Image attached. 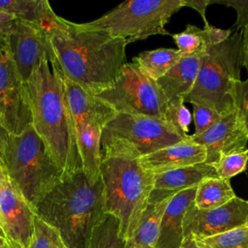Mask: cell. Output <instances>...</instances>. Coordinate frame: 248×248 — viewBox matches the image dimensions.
I'll return each mask as SVG.
<instances>
[{
	"label": "cell",
	"instance_id": "83f0119b",
	"mask_svg": "<svg viewBox=\"0 0 248 248\" xmlns=\"http://www.w3.org/2000/svg\"><path fill=\"white\" fill-rule=\"evenodd\" d=\"M248 163V148L239 149L225 155L214 167L218 177L230 180L244 171Z\"/></svg>",
	"mask_w": 248,
	"mask_h": 248
},
{
	"label": "cell",
	"instance_id": "f35d334b",
	"mask_svg": "<svg viewBox=\"0 0 248 248\" xmlns=\"http://www.w3.org/2000/svg\"><path fill=\"white\" fill-rule=\"evenodd\" d=\"M126 248H132V247H131V244H130V242H129V240H127V245H126Z\"/></svg>",
	"mask_w": 248,
	"mask_h": 248
},
{
	"label": "cell",
	"instance_id": "74e56055",
	"mask_svg": "<svg viewBox=\"0 0 248 248\" xmlns=\"http://www.w3.org/2000/svg\"><path fill=\"white\" fill-rule=\"evenodd\" d=\"M7 246H10V244L8 243L7 239L0 234V248H3V247H7Z\"/></svg>",
	"mask_w": 248,
	"mask_h": 248
},
{
	"label": "cell",
	"instance_id": "7402d4cb",
	"mask_svg": "<svg viewBox=\"0 0 248 248\" xmlns=\"http://www.w3.org/2000/svg\"><path fill=\"white\" fill-rule=\"evenodd\" d=\"M235 197L230 180L220 177L205 178L197 186L194 205L198 209H211L229 202Z\"/></svg>",
	"mask_w": 248,
	"mask_h": 248
},
{
	"label": "cell",
	"instance_id": "1f68e13d",
	"mask_svg": "<svg viewBox=\"0 0 248 248\" xmlns=\"http://www.w3.org/2000/svg\"><path fill=\"white\" fill-rule=\"evenodd\" d=\"M211 4H222L235 10L236 20L233 28L236 32L242 30L248 23V0H211Z\"/></svg>",
	"mask_w": 248,
	"mask_h": 248
},
{
	"label": "cell",
	"instance_id": "e575fe53",
	"mask_svg": "<svg viewBox=\"0 0 248 248\" xmlns=\"http://www.w3.org/2000/svg\"><path fill=\"white\" fill-rule=\"evenodd\" d=\"M8 135L9 133L0 125V167H2L3 165V155Z\"/></svg>",
	"mask_w": 248,
	"mask_h": 248
},
{
	"label": "cell",
	"instance_id": "d6986e66",
	"mask_svg": "<svg viewBox=\"0 0 248 248\" xmlns=\"http://www.w3.org/2000/svg\"><path fill=\"white\" fill-rule=\"evenodd\" d=\"M202 54L182 56L157 81L165 94L168 104L184 103L185 97L192 90L202 63Z\"/></svg>",
	"mask_w": 248,
	"mask_h": 248
},
{
	"label": "cell",
	"instance_id": "4dcf8cb0",
	"mask_svg": "<svg viewBox=\"0 0 248 248\" xmlns=\"http://www.w3.org/2000/svg\"><path fill=\"white\" fill-rule=\"evenodd\" d=\"M234 111L248 134V78L236 83L234 92Z\"/></svg>",
	"mask_w": 248,
	"mask_h": 248
},
{
	"label": "cell",
	"instance_id": "d4e9b609",
	"mask_svg": "<svg viewBox=\"0 0 248 248\" xmlns=\"http://www.w3.org/2000/svg\"><path fill=\"white\" fill-rule=\"evenodd\" d=\"M208 27L202 29L188 24L182 32L170 34L182 56L202 54L208 46H213Z\"/></svg>",
	"mask_w": 248,
	"mask_h": 248
},
{
	"label": "cell",
	"instance_id": "e0dca14e",
	"mask_svg": "<svg viewBox=\"0 0 248 248\" xmlns=\"http://www.w3.org/2000/svg\"><path fill=\"white\" fill-rule=\"evenodd\" d=\"M197 187L177 192L169 202L160 223L155 248H179L184 238L183 219L194 202Z\"/></svg>",
	"mask_w": 248,
	"mask_h": 248
},
{
	"label": "cell",
	"instance_id": "5b68a950",
	"mask_svg": "<svg viewBox=\"0 0 248 248\" xmlns=\"http://www.w3.org/2000/svg\"><path fill=\"white\" fill-rule=\"evenodd\" d=\"M2 168L33 208L64 173L32 125L8 135Z\"/></svg>",
	"mask_w": 248,
	"mask_h": 248
},
{
	"label": "cell",
	"instance_id": "6da1fadb",
	"mask_svg": "<svg viewBox=\"0 0 248 248\" xmlns=\"http://www.w3.org/2000/svg\"><path fill=\"white\" fill-rule=\"evenodd\" d=\"M49 62L62 76L96 95L117 78L126 63L127 42L55 15L43 27Z\"/></svg>",
	"mask_w": 248,
	"mask_h": 248
},
{
	"label": "cell",
	"instance_id": "30bf717a",
	"mask_svg": "<svg viewBox=\"0 0 248 248\" xmlns=\"http://www.w3.org/2000/svg\"><path fill=\"white\" fill-rule=\"evenodd\" d=\"M94 96L116 113L147 115L166 121L168 100L165 94L157 81L133 61L126 62L114 82Z\"/></svg>",
	"mask_w": 248,
	"mask_h": 248
},
{
	"label": "cell",
	"instance_id": "f546056e",
	"mask_svg": "<svg viewBox=\"0 0 248 248\" xmlns=\"http://www.w3.org/2000/svg\"><path fill=\"white\" fill-rule=\"evenodd\" d=\"M193 105V119L195 124V132L193 136H200L210 127L216 124L222 116L215 110L199 104Z\"/></svg>",
	"mask_w": 248,
	"mask_h": 248
},
{
	"label": "cell",
	"instance_id": "d590c367",
	"mask_svg": "<svg viewBox=\"0 0 248 248\" xmlns=\"http://www.w3.org/2000/svg\"><path fill=\"white\" fill-rule=\"evenodd\" d=\"M179 248H202L200 247L192 235L184 236Z\"/></svg>",
	"mask_w": 248,
	"mask_h": 248
},
{
	"label": "cell",
	"instance_id": "3957f363",
	"mask_svg": "<svg viewBox=\"0 0 248 248\" xmlns=\"http://www.w3.org/2000/svg\"><path fill=\"white\" fill-rule=\"evenodd\" d=\"M34 211L59 232L69 248H87L94 228L107 214L102 179L92 183L82 170L64 172Z\"/></svg>",
	"mask_w": 248,
	"mask_h": 248
},
{
	"label": "cell",
	"instance_id": "f1b7e54d",
	"mask_svg": "<svg viewBox=\"0 0 248 248\" xmlns=\"http://www.w3.org/2000/svg\"><path fill=\"white\" fill-rule=\"evenodd\" d=\"M166 121L180 137L185 140L189 138L188 132L192 115L184 103L168 104Z\"/></svg>",
	"mask_w": 248,
	"mask_h": 248
},
{
	"label": "cell",
	"instance_id": "8992f818",
	"mask_svg": "<svg viewBox=\"0 0 248 248\" xmlns=\"http://www.w3.org/2000/svg\"><path fill=\"white\" fill-rule=\"evenodd\" d=\"M241 39L242 32L235 31L223 43L205 49L196 82L184 103L205 106L221 116L234 110L235 86L241 80Z\"/></svg>",
	"mask_w": 248,
	"mask_h": 248
},
{
	"label": "cell",
	"instance_id": "4316f807",
	"mask_svg": "<svg viewBox=\"0 0 248 248\" xmlns=\"http://www.w3.org/2000/svg\"><path fill=\"white\" fill-rule=\"evenodd\" d=\"M27 248H69L59 232L40 219L37 215L34 219V231Z\"/></svg>",
	"mask_w": 248,
	"mask_h": 248
},
{
	"label": "cell",
	"instance_id": "cb8c5ba5",
	"mask_svg": "<svg viewBox=\"0 0 248 248\" xmlns=\"http://www.w3.org/2000/svg\"><path fill=\"white\" fill-rule=\"evenodd\" d=\"M127 240L121 233L120 223L111 214H106L94 228L87 248H126Z\"/></svg>",
	"mask_w": 248,
	"mask_h": 248
},
{
	"label": "cell",
	"instance_id": "ba28073f",
	"mask_svg": "<svg viewBox=\"0 0 248 248\" xmlns=\"http://www.w3.org/2000/svg\"><path fill=\"white\" fill-rule=\"evenodd\" d=\"M184 140L169 123L159 118L116 113L103 129L101 153L139 159Z\"/></svg>",
	"mask_w": 248,
	"mask_h": 248
},
{
	"label": "cell",
	"instance_id": "7a4b0ae2",
	"mask_svg": "<svg viewBox=\"0 0 248 248\" xmlns=\"http://www.w3.org/2000/svg\"><path fill=\"white\" fill-rule=\"evenodd\" d=\"M36 133L64 172L82 170L65 80L47 56L43 57L26 82Z\"/></svg>",
	"mask_w": 248,
	"mask_h": 248
},
{
	"label": "cell",
	"instance_id": "8d00e7d4",
	"mask_svg": "<svg viewBox=\"0 0 248 248\" xmlns=\"http://www.w3.org/2000/svg\"><path fill=\"white\" fill-rule=\"evenodd\" d=\"M7 36L0 33V50L7 46Z\"/></svg>",
	"mask_w": 248,
	"mask_h": 248
},
{
	"label": "cell",
	"instance_id": "7c38bea8",
	"mask_svg": "<svg viewBox=\"0 0 248 248\" xmlns=\"http://www.w3.org/2000/svg\"><path fill=\"white\" fill-rule=\"evenodd\" d=\"M35 211L0 167V228L12 248H27L34 231Z\"/></svg>",
	"mask_w": 248,
	"mask_h": 248
},
{
	"label": "cell",
	"instance_id": "2e32d148",
	"mask_svg": "<svg viewBox=\"0 0 248 248\" xmlns=\"http://www.w3.org/2000/svg\"><path fill=\"white\" fill-rule=\"evenodd\" d=\"M204 161V147L193 142L189 138L139 158L141 167L153 174L200 164Z\"/></svg>",
	"mask_w": 248,
	"mask_h": 248
},
{
	"label": "cell",
	"instance_id": "836d02e7",
	"mask_svg": "<svg viewBox=\"0 0 248 248\" xmlns=\"http://www.w3.org/2000/svg\"><path fill=\"white\" fill-rule=\"evenodd\" d=\"M242 39H241V48H242V66L245 67L248 73V23L241 30Z\"/></svg>",
	"mask_w": 248,
	"mask_h": 248
},
{
	"label": "cell",
	"instance_id": "277c9868",
	"mask_svg": "<svg viewBox=\"0 0 248 248\" xmlns=\"http://www.w3.org/2000/svg\"><path fill=\"white\" fill-rule=\"evenodd\" d=\"M100 177L104 188L105 211L118 219L121 233L128 240L154 190V174L143 169L139 159L104 154Z\"/></svg>",
	"mask_w": 248,
	"mask_h": 248
},
{
	"label": "cell",
	"instance_id": "ab89813d",
	"mask_svg": "<svg viewBox=\"0 0 248 248\" xmlns=\"http://www.w3.org/2000/svg\"><path fill=\"white\" fill-rule=\"evenodd\" d=\"M0 234H1V235H3V236H4V233H3V232H2V230H1V228H0ZM4 237H5V236H4Z\"/></svg>",
	"mask_w": 248,
	"mask_h": 248
},
{
	"label": "cell",
	"instance_id": "4fadbf2b",
	"mask_svg": "<svg viewBox=\"0 0 248 248\" xmlns=\"http://www.w3.org/2000/svg\"><path fill=\"white\" fill-rule=\"evenodd\" d=\"M243 226H248V201L235 197L211 209H198L193 202L184 215L183 234L203 238Z\"/></svg>",
	"mask_w": 248,
	"mask_h": 248
},
{
	"label": "cell",
	"instance_id": "60d3db41",
	"mask_svg": "<svg viewBox=\"0 0 248 248\" xmlns=\"http://www.w3.org/2000/svg\"><path fill=\"white\" fill-rule=\"evenodd\" d=\"M3 248H12L11 246H7V247H3Z\"/></svg>",
	"mask_w": 248,
	"mask_h": 248
},
{
	"label": "cell",
	"instance_id": "52a82bcc",
	"mask_svg": "<svg viewBox=\"0 0 248 248\" xmlns=\"http://www.w3.org/2000/svg\"><path fill=\"white\" fill-rule=\"evenodd\" d=\"M182 8V0H127L81 27L121 38L127 44L153 35H170L166 25Z\"/></svg>",
	"mask_w": 248,
	"mask_h": 248
},
{
	"label": "cell",
	"instance_id": "ffe728a7",
	"mask_svg": "<svg viewBox=\"0 0 248 248\" xmlns=\"http://www.w3.org/2000/svg\"><path fill=\"white\" fill-rule=\"evenodd\" d=\"M218 177L215 169L204 162L154 174V189L179 192L197 187L202 180Z\"/></svg>",
	"mask_w": 248,
	"mask_h": 248
},
{
	"label": "cell",
	"instance_id": "ac0fdd59",
	"mask_svg": "<svg viewBox=\"0 0 248 248\" xmlns=\"http://www.w3.org/2000/svg\"><path fill=\"white\" fill-rule=\"evenodd\" d=\"M174 191L153 190L129 240L132 248H155L163 213L176 194Z\"/></svg>",
	"mask_w": 248,
	"mask_h": 248
},
{
	"label": "cell",
	"instance_id": "44dd1931",
	"mask_svg": "<svg viewBox=\"0 0 248 248\" xmlns=\"http://www.w3.org/2000/svg\"><path fill=\"white\" fill-rule=\"evenodd\" d=\"M0 12L41 27L56 15L46 0H0Z\"/></svg>",
	"mask_w": 248,
	"mask_h": 248
},
{
	"label": "cell",
	"instance_id": "484cf974",
	"mask_svg": "<svg viewBox=\"0 0 248 248\" xmlns=\"http://www.w3.org/2000/svg\"><path fill=\"white\" fill-rule=\"evenodd\" d=\"M202 248H248V226L203 238H194Z\"/></svg>",
	"mask_w": 248,
	"mask_h": 248
},
{
	"label": "cell",
	"instance_id": "d6a6232c",
	"mask_svg": "<svg viewBox=\"0 0 248 248\" xmlns=\"http://www.w3.org/2000/svg\"><path fill=\"white\" fill-rule=\"evenodd\" d=\"M210 4H211V0H182V7L192 8L201 15L202 20L204 21V27L210 26L205 16L206 8Z\"/></svg>",
	"mask_w": 248,
	"mask_h": 248
},
{
	"label": "cell",
	"instance_id": "9a60e30c",
	"mask_svg": "<svg viewBox=\"0 0 248 248\" xmlns=\"http://www.w3.org/2000/svg\"><path fill=\"white\" fill-rule=\"evenodd\" d=\"M189 139L204 147V163L214 168L225 155L246 148L248 134L233 110L222 116L216 124L202 135H190Z\"/></svg>",
	"mask_w": 248,
	"mask_h": 248
},
{
	"label": "cell",
	"instance_id": "9c48e42d",
	"mask_svg": "<svg viewBox=\"0 0 248 248\" xmlns=\"http://www.w3.org/2000/svg\"><path fill=\"white\" fill-rule=\"evenodd\" d=\"M64 80L82 170L94 183L100 178L102 132L116 111L76 83L65 78Z\"/></svg>",
	"mask_w": 248,
	"mask_h": 248
},
{
	"label": "cell",
	"instance_id": "8fae6325",
	"mask_svg": "<svg viewBox=\"0 0 248 248\" xmlns=\"http://www.w3.org/2000/svg\"><path fill=\"white\" fill-rule=\"evenodd\" d=\"M31 122L26 83L6 46L0 50V125L9 134L18 135Z\"/></svg>",
	"mask_w": 248,
	"mask_h": 248
},
{
	"label": "cell",
	"instance_id": "5bb4252c",
	"mask_svg": "<svg viewBox=\"0 0 248 248\" xmlns=\"http://www.w3.org/2000/svg\"><path fill=\"white\" fill-rule=\"evenodd\" d=\"M6 39L16 70L26 83L43 57L48 55L45 31L40 25L16 19Z\"/></svg>",
	"mask_w": 248,
	"mask_h": 248
},
{
	"label": "cell",
	"instance_id": "603a6c76",
	"mask_svg": "<svg viewBox=\"0 0 248 248\" xmlns=\"http://www.w3.org/2000/svg\"><path fill=\"white\" fill-rule=\"evenodd\" d=\"M182 57L178 49L157 48L154 50L141 51L133 58L140 70L154 80L161 78L171 67H173Z\"/></svg>",
	"mask_w": 248,
	"mask_h": 248
}]
</instances>
